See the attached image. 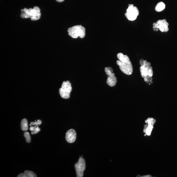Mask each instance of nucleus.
<instances>
[{
    "label": "nucleus",
    "mask_w": 177,
    "mask_h": 177,
    "mask_svg": "<svg viewBox=\"0 0 177 177\" xmlns=\"http://www.w3.org/2000/svg\"><path fill=\"white\" fill-rule=\"evenodd\" d=\"M165 4L162 2H160L156 4L155 7V10L157 12H161L163 11L165 8Z\"/></svg>",
    "instance_id": "10"
},
{
    "label": "nucleus",
    "mask_w": 177,
    "mask_h": 177,
    "mask_svg": "<svg viewBox=\"0 0 177 177\" xmlns=\"http://www.w3.org/2000/svg\"><path fill=\"white\" fill-rule=\"evenodd\" d=\"M18 177H27V176L24 173H21L18 175Z\"/></svg>",
    "instance_id": "18"
},
{
    "label": "nucleus",
    "mask_w": 177,
    "mask_h": 177,
    "mask_svg": "<svg viewBox=\"0 0 177 177\" xmlns=\"http://www.w3.org/2000/svg\"><path fill=\"white\" fill-rule=\"evenodd\" d=\"M74 168H75L76 173L77 176V177H83L84 174L83 171L80 169L76 164L74 165Z\"/></svg>",
    "instance_id": "12"
},
{
    "label": "nucleus",
    "mask_w": 177,
    "mask_h": 177,
    "mask_svg": "<svg viewBox=\"0 0 177 177\" xmlns=\"http://www.w3.org/2000/svg\"><path fill=\"white\" fill-rule=\"evenodd\" d=\"M139 14V11L137 7L134 6L132 4H129L125 14V16L129 20L132 21L135 20Z\"/></svg>",
    "instance_id": "4"
},
{
    "label": "nucleus",
    "mask_w": 177,
    "mask_h": 177,
    "mask_svg": "<svg viewBox=\"0 0 177 177\" xmlns=\"http://www.w3.org/2000/svg\"><path fill=\"white\" fill-rule=\"evenodd\" d=\"M158 30H159L158 29V28H155V29H154V31H158Z\"/></svg>",
    "instance_id": "24"
},
{
    "label": "nucleus",
    "mask_w": 177,
    "mask_h": 177,
    "mask_svg": "<svg viewBox=\"0 0 177 177\" xmlns=\"http://www.w3.org/2000/svg\"><path fill=\"white\" fill-rule=\"evenodd\" d=\"M29 12L27 14L28 18H30L32 21L39 20L41 16L40 10L39 7L35 6L33 9H29Z\"/></svg>",
    "instance_id": "7"
},
{
    "label": "nucleus",
    "mask_w": 177,
    "mask_h": 177,
    "mask_svg": "<svg viewBox=\"0 0 177 177\" xmlns=\"http://www.w3.org/2000/svg\"><path fill=\"white\" fill-rule=\"evenodd\" d=\"M144 60H143V59H141L139 61V64L141 65L142 66L144 64Z\"/></svg>",
    "instance_id": "20"
},
{
    "label": "nucleus",
    "mask_w": 177,
    "mask_h": 177,
    "mask_svg": "<svg viewBox=\"0 0 177 177\" xmlns=\"http://www.w3.org/2000/svg\"><path fill=\"white\" fill-rule=\"evenodd\" d=\"M42 122L41 120H38L37 121L35 122H31L30 124V126H31V125H35L37 126H38V125H40L41 124Z\"/></svg>",
    "instance_id": "16"
},
{
    "label": "nucleus",
    "mask_w": 177,
    "mask_h": 177,
    "mask_svg": "<svg viewBox=\"0 0 177 177\" xmlns=\"http://www.w3.org/2000/svg\"><path fill=\"white\" fill-rule=\"evenodd\" d=\"M40 131V129L38 127V126H37V127L35 128L34 130L32 131L31 134H37L38 132H39Z\"/></svg>",
    "instance_id": "17"
},
{
    "label": "nucleus",
    "mask_w": 177,
    "mask_h": 177,
    "mask_svg": "<svg viewBox=\"0 0 177 177\" xmlns=\"http://www.w3.org/2000/svg\"><path fill=\"white\" fill-rule=\"evenodd\" d=\"M156 23L158 25H162L163 24V21H162V20H158Z\"/></svg>",
    "instance_id": "19"
},
{
    "label": "nucleus",
    "mask_w": 177,
    "mask_h": 177,
    "mask_svg": "<svg viewBox=\"0 0 177 177\" xmlns=\"http://www.w3.org/2000/svg\"><path fill=\"white\" fill-rule=\"evenodd\" d=\"M146 134H145V136H146Z\"/></svg>",
    "instance_id": "27"
},
{
    "label": "nucleus",
    "mask_w": 177,
    "mask_h": 177,
    "mask_svg": "<svg viewBox=\"0 0 177 177\" xmlns=\"http://www.w3.org/2000/svg\"><path fill=\"white\" fill-rule=\"evenodd\" d=\"M156 23H154L153 24V26H155V25L156 24Z\"/></svg>",
    "instance_id": "25"
},
{
    "label": "nucleus",
    "mask_w": 177,
    "mask_h": 177,
    "mask_svg": "<svg viewBox=\"0 0 177 177\" xmlns=\"http://www.w3.org/2000/svg\"><path fill=\"white\" fill-rule=\"evenodd\" d=\"M37 127V126H35L34 127L33 126H31L30 128V130L31 131H32L34 130L35 128Z\"/></svg>",
    "instance_id": "21"
},
{
    "label": "nucleus",
    "mask_w": 177,
    "mask_h": 177,
    "mask_svg": "<svg viewBox=\"0 0 177 177\" xmlns=\"http://www.w3.org/2000/svg\"><path fill=\"white\" fill-rule=\"evenodd\" d=\"M24 137L25 138L26 141L27 143H30L31 141V137L29 133L28 132H25L24 135Z\"/></svg>",
    "instance_id": "14"
},
{
    "label": "nucleus",
    "mask_w": 177,
    "mask_h": 177,
    "mask_svg": "<svg viewBox=\"0 0 177 177\" xmlns=\"http://www.w3.org/2000/svg\"><path fill=\"white\" fill-rule=\"evenodd\" d=\"M56 1L57 2H63L64 0H56Z\"/></svg>",
    "instance_id": "23"
},
{
    "label": "nucleus",
    "mask_w": 177,
    "mask_h": 177,
    "mask_svg": "<svg viewBox=\"0 0 177 177\" xmlns=\"http://www.w3.org/2000/svg\"><path fill=\"white\" fill-rule=\"evenodd\" d=\"M83 171H84L86 168V163L85 159L82 157L79 158L78 162L75 163Z\"/></svg>",
    "instance_id": "9"
},
{
    "label": "nucleus",
    "mask_w": 177,
    "mask_h": 177,
    "mask_svg": "<svg viewBox=\"0 0 177 177\" xmlns=\"http://www.w3.org/2000/svg\"><path fill=\"white\" fill-rule=\"evenodd\" d=\"M144 81L146 82H147L148 81V79H147V77H145V78H144Z\"/></svg>",
    "instance_id": "22"
},
{
    "label": "nucleus",
    "mask_w": 177,
    "mask_h": 177,
    "mask_svg": "<svg viewBox=\"0 0 177 177\" xmlns=\"http://www.w3.org/2000/svg\"><path fill=\"white\" fill-rule=\"evenodd\" d=\"M77 138L76 132L73 129H71L66 132L65 138L68 143H72L75 142Z\"/></svg>",
    "instance_id": "8"
},
{
    "label": "nucleus",
    "mask_w": 177,
    "mask_h": 177,
    "mask_svg": "<svg viewBox=\"0 0 177 177\" xmlns=\"http://www.w3.org/2000/svg\"><path fill=\"white\" fill-rule=\"evenodd\" d=\"M117 57L119 60L116 61V63L121 71L127 75H131L133 72V67L129 58L122 53L118 54Z\"/></svg>",
    "instance_id": "1"
},
{
    "label": "nucleus",
    "mask_w": 177,
    "mask_h": 177,
    "mask_svg": "<svg viewBox=\"0 0 177 177\" xmlns=\"http://www.w3.org/2000/svg\"><path fill=\"white\" fill-rule=\"evenodd\" d=\"M21 128L22 130L27 131L28 129V123L26 119H23L21 122Z\"/></svg>",
    "instance_id": "11"
},
{
    "label": "nucleus",
    "mask_w": 177,
    "mask_h": 177,
    "mask_svg": "<svg viewBox=\"0 0 177 177\" xmlns=\"http://www.w3.org/2000/svg\"><path fill=\"white\" fill-rule=\"evenodd\" d=\"M24 174L27 176V177H37L34 173L33 172L28 170L25 171L24 172Z\"/></svg>",
    "instance_id": "13"
},
{
    "label": "nucleus",
    "mask_w": 177,
    "mask_h": 177,
    "mask_svg": "<svg viewBox=\"0 0 177 177\" xmlns=\"http://www.w3.org/2000/svg\"><path fill=\"white\" fill-rule=\"evenodd\" d=\"M153 125L152 124L149 125L148 126L147 128L146 133V134L147 135H150L151 131H152L153 128Z\"/></svg>",
    "instance_id": "15"
},
{
    "label": "nucleus",
    "mask_w": 177,
    "mask_h": 177,
    "mask_svg": "<svg viewBox=\"0 0 177 177\" xmlns=\"http://www.w3.org/2000/svg\"><path fill=\"white\" fill-rule=\"evenodd\" d=\"M69 35L72 38H76L78 37L84 38L85 36V29L81 25H76L70 28L68 30Z\"/></svg>",
    "instance_id": "2"
},
{
    "label": "nucleus",
    "mask_w": 177,
    "mask_h": 177,
    "mask_svg": "<svg viewBox=\"0 0 177 177\" xmlns=\"http://www.w3.org/2000/svg\"><path fill=\"white\" fill-rule=\"evenodd\" d=\"M142 177H151L150 175H146V176H143Z\"/></svg>",
    "instance_id": "26"
},
{
    "label": "nucleus",
    "mask_w": 177,
    "mask_h": 177,
    "mask_svg": "<svg viewBox=\"0 0 177 177\" xmlns=\"http://www.w3.org/2000/svg\"><path fill=\"white\" fill-rule=\"evenodd\" d=\"M150 63L148 62L146 60H144V64L141 66L140 70L141 75L143 78L146 77L148 76L152 77L153 74L152 67L150 66Z\"/></svg>",
    "instance_id": "5"
},
{
    "label": "nucleus",
    "mask_w": 177,
    "mask_h": 177,
    "mask_svg": "<svg viewBox=\"0 0 177 177\" xmlns=\"http://www.w3.org/2000/svg\"><path fill=\"white\" fill-rule=\"evenodd\" d=\"M105 71L107 75L108 79L107 80V84L110 87L115 86L117 82V78L115 77V74L113 73V69L111 67H105Z\"/></svg>",
    "instance_id": "6"
},
{
    "label": "nucleus",
    "mask_w": 177,
    "mask_h": 177,
    "mask_svg": "<svg viewBox=\"0 0 177 177\" xmlns=\"http://www.w3.org/2000/svg\"><path fill=\"white\" fill-rule=\"evenodd\" d=\"M72 91L71 84L69 81H67L63 82L61 87L59 90V92L61 97L67 99L70 98Z\"/></svg>",
    "instance_id": "3"
}]
</instances>
